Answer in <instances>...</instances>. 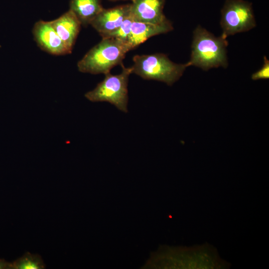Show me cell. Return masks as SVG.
Masks as SVG:
<instances>
[{
	"instance_id": "cell-1",
	"label": "cell",
	"mask_w": 269,
	"mask_h": 269,
	"mask_svg": "<svg viewBox=\"0 0 269 269\" xmlns=\"http://www.w3.org/2000/svg\"><path fill=\"white\" fill-rule=\"evenodd\" d=\"M152 259L156 268L228 269L231 266L209 244L190 247H162Z\"/></svg>"
},
{
	"instance_id": "cell-2",
	"label": "cell",
	"mask_w": 269,
	"mask_h": 269,
	"mask_svg": "<svg viewBox=\"0 0 269 269\" xmlns=\"http://www.w3.org/2000/svg\"><path fill=\"white\" fill-rule=\"evenodd\" d=\"M228 41L221 36L216 37L198 25L193 31L190 59L188 66H194L204 70L228 66L226 47Z\"/></svg>"
},
{
	"instance_id": "cell-3",
	"label": "cell",
	"mask_w": 269,
	"mask_h": 269,
	"mask_svg": "<svg viewBox=\"0 0 269 269\" xmlns=\"http://www.w3.org/2000/svg\"><path fill=\"white\" fill-rule=\"evenodd\" d=\"M130 51L128 45L116 38H102L78 62L79 71L92 74L110 73L118 65H122L127 53Z\"/></svg>"
},
{
	"instance_id": "cell-4",
	"label": "cell",
	"mask_w": 269,
	"mask_h": 269,
	"mask_svg": "<svg viewBox=\"0 0 269 269\" xmlns=\"http://www.w3.org/2000/svg\"><path fill=\"white\" fill-rule=\"evenodd\" d=\"M131 67L134 73L143 79L153 80L171 86L183 75L188 67L186 63L177 64L163 53L136 55Z\"/></svg>"
},
{
	"instance_id": "cell-5",
	"label": "cell",
	"mask_w": 269,
	"mask_h": 269,
	"mask_svg": "<svg viewBox=\"0 0 269 269\" xmlns=\"http://www.w3.org/2000/svg\"><path fill=\"white\" fill-rule=\"evenodd\" d=\"M122 66L123 69L120 74H105L104 80L93 90L86 93L85 97L93 102H108L120 111L127 113L129 100L128 85L132 71L131 67L126 68L123 64Z\"/></svg>"
},
{
	"instance_id": "cell-6",
	"label": "cell",
	"mask_w": 269,
	"mask_h": 269,
	"mask_svg": "<svg viewBox=\"0 0 269 269\" xmlns=\"http://www.w3.org/2000/svg\"><path fill=\"white\" fill-rule=\"evenodd\" d=\"M220 25L221 36L224 38L256 27L252 3L243 0H226L221 10Z\"/></svg>"
},
{
	"instance_id": "cell-7",
	"label": "cell",
	"mask_w": 269,
	"mask_h": 269,
	"mask_svg": "<svg viewBox=\"0 0 269 269\" xmlns=\"http://www.w3.org/2000/svg\"><path fill=\"white\" fill-rule=\"evenodd\" d=\"M32 32L38 46L47 53L62 55L71 52L60 38L50 21H37L33 26Z\"/></svg>"
},
{
	"instance_id": "cell-8",
	"label": "cell",
	"mask_w": 269,
	"mask_h": 269,
	"mask_svg": "<svg viewBox=\"0 0 269 269\" xmlns=\"http://www.w3.org/2000/svg\"><path fill=\"white\" fill-rule=\"evenodd\" d=\"M131 13L134 21L161 24L169 20L163 13L165 0H133Z\"/></svg>"
},
{
	"instance_id": "cell-9",
	"label": "cell",
	"mask_w": 269,
	"mask_h": 269,
	"mask_svg": "<svg viewBox=\"0 0 269 269\" xmlns=\"http://www.w3.org/2000/svg\"><path fill=\"white\" fill-rule=\"evenodd\" d=\"M131 13V3L104 8L90 24L103 37L118 28Z\"/></svg>"
},
{
	"instance_id": "cell-10",
	"label": "cell",
	"mask_w": 269,
	"mask_h": 269,
	"mask_svg": "<svg viewBox=\"0 0 269 269\" xmlns=\"http://www.w3.org/2000/svg\"><path fill=\"white\" fill-rule=\"evenodd\" d=\"M173 29L170 21L161 24L134 21L127 44L131 50L151 37L168 32Z\"/></svg>"
},
{
	"instance_id": "cell-11",
	"label": "cell",
	"mask_w": 269,
	"mask_h": 269,
	"mask_svg": "<svg viewBox=\"0 0 269 269\" xmlns=\"http://www.w3.org/2000/svg\"><path fill=\"white\" fill-rule=\"evenodd\" d=\"M50 22L60 38L72 51L81 25L76 15L69 9Z\"/></svg>"
},
{
	"instance_id": "cell-12",
	"label": "cell",
	"mask_w": 269,
	"mask_h": 269,
	"mask_svg": "<svg viewBox=\"0 0 269 269\" xmlns=\"http://www.w3.org/2000/svg\"><path fill=\"white\" fill-rule=\"evenodd\" d=\"M104 9L101 0H70V10L81 25L87 26Z\"/></svg>"
},
{
	"instance_id": "cell-13",
	"label": "cell",
	"mask_w": 269,
	"mask_h": 269,
	"mask_svg": "<svg viewBox=\"0 0 269 269\" xmlns=\"http://www.w3.org/2000/svg\"><path fill=\"white\" fill-rule=\"evenodd\" d=\"M11 269H43L45 265L37 254L26 253L22 257L11 263Z\"/></svg>"
},
{
	"instance_id": "cell-14",
	"label": "cell",
	"mask_w": 269,
	"mask_h": 269,
	"mask_svg": "<svg viewBox=\"0 0 269 269\" xmlns=\"http://www.w3.org/2000/svg\"><path fill=\"white\" fill-rule=\"evenodd\" d=\"M134 19L132 13L127 17L122 24L115 30L107 34L102 38L112 37L119 39L127 44L131 31L132 25Z\"/></svg>"
},
{
	"instance_id": "cell-15",
	"label": "cell",
	"mask_w": 269,
	"mask_h": 269,
	"mask_svg": "<svg viewBox=\"0 0 269 269\" xmlns=\"http://www.w3.org/2000/svg\"><path fill=\"white\" fill-rule=\"evenodd\" d=\"M264 63L262 68L252 75L254 80L267 79L269 78V61L266 56L264 58Z\"/></svg>"
},
{
	"instance_id": "cell-16",
	"label": "cell",
	"mask_w": 269,
	"mask_h": 269,
	"mask_svg": "<svg viewBox=\"0 0 269 269\" xmlns=\"http://www.w3.org/2000/svg\"><path fill=\"white\" fill-rule=\"evenodd\" d=\"M0 269H11V263L7 262L3 259H0Z\"/></svg>"
},
{
	"instance_id": "cell-17",
	"label": "cell",
	"mask_w": 269,
	"mask_h": 269,
	"mask_svg": "<svg viewBox=\"0 0 269 269\" xmlns=\"http://www.w3.org/2000/svg\"><path fill=\"white\" fill-rule=\"evenodd\" d=\"M111 0V1H117V0ZM131 1H133V0H130Z\"/></svg>"
}]
</instances>
